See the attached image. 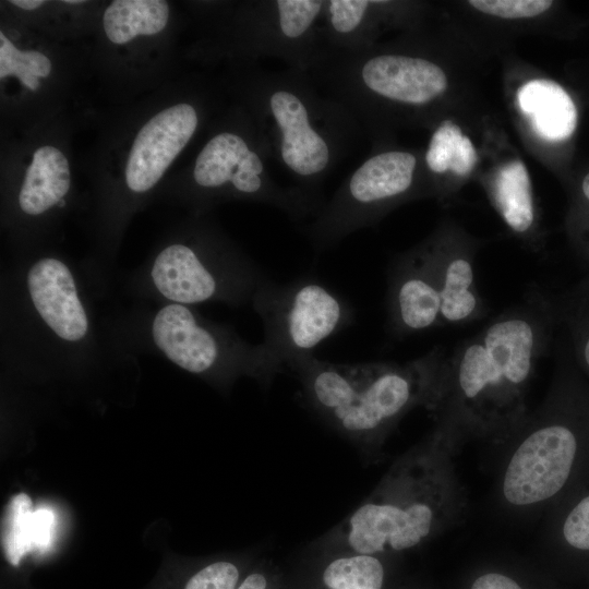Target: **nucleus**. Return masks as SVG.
Returning a JSON list of instances; mask_svg holds the SVG:
<instances>
[{
  "label": "nucleus",
  "instance_id": "f257e3e1",
  "mask_svg": "<svg viewBox=\"0 0 589 589\" xmlns=\"http://www.w3.org/2000/svg\"><path fill=\"white\" fill-rule=\"evenodd\" d=\"M557 328L552 294L529 287L522 299L493 317L447 354L428 409L458 452L470 441L502 446L526 420L536 368Z\"/></svg>",
  "mask_w": 589,
  "mask_h": 589
},
{
  "label": "nucleus",
  "instance_id": "f03ea898",
  "mask_svg": "<svg viewBox=\"0 0 589 589\" xmlns=\"http://www.w3.org/2000/svg\"><path fill=\"white\" fill-rule=\"evenodd\" d=\"M458 450L433 430L398 457L372 493L309 551L395 556L459 525L468 509Z\"/></svg>",
  "mask_w": 589,
  "mask_h": 589
},
{
  "label": "nucleus",
  "instance_id": "7ed1b4c3",
  "mask_svg": "<svg viewBox=\"0 0 589 589\" xmlns=\"http://www.w3.org/2000/svg\"><path fill=\"white\" fill-rule=\"evenodd\" d=\"M446 349L433 347L404 362L335 363L309 356L287 365L308 406L364 455L375 457L401 419L431 407Z\"/></svg>",
  "mask_w": 589,
  "mask_h": 589
},
{
  "label": "nucleus",
  "instance_id": "20e7f679",
  "mask_svg": "<svg viewBox=\"0 0 589 589\" xmlns=\"http://www.w3.org/2000/svg\"><path fill=\"white\" fill-rule=\"evenodd\" d=\"M249 115L273 164L297 187L318 188L357 142L361 124L309 72L256 70L245 81Z\"/></svg>",
  "mask_w": 589,
  "mask_h": 589
},
{
  "label": "nucleus",
  "instance_id": "39448f33",
  "mask_svg": "<svg viewBox=\"0 0 589 589\" xmlns=\"http://www.w3.org/2000/svg\"><path fill=\"white\" fill-rule=\"evenodd\" d=\"M555 373L543 402L530 411L502 445L494 494L498 508L513 517L532 516L550 505L568 483L589 421V399L568 348L556 353Z\"/></svg>",
  "mask_w": 589,
  "mask_h": 589
},
{
  "label": "nucleus",
  "instance_id": "423d86ee",
  "mask_svg": "<svg viewBox=\"0 0 589 589\" xmlns=\"http://www.w3.org/2000/svg\"><path fill=\"white\" fill-rule=\"evenodd\" d=\"M250 115L216 132L199 153L192 178L204 191H227L276 207L293 220L315 216L324 201L297 185L279 184Z\"/></svg>",
  "mask_w": 589,
  "mask_h": 589
},
{
  "label": "nucleus",
  "instance_id": "0eeeda50",
  "mask_svg": "<svg viewBox=\"0 0 589 589\" xmlns=\"http://www.w3.org/2000/svg\"><path fill=\"white\" fill-rule=\"evenodd\" d=\"M418 157L411 152L373 153L341 182L305 231L317 250L337 244L374 224L386 211L410 196L416 187Z\"/></svg>",
  "mask_w": 589,
  "mask_h": 589
},
{
  "label": "nucleus",
  "instance_id": "6e6552de",
  "mask_svg": "<svg viewBox=\"0 0 589 589\" xmlns=\"http://www.w3.org/2000/svg\"><path fill=\"white\" fill-rule=\"evenodd\" d=\"M265 328V344L287 365L313 356L325 339L349 326L353 310L338 293L311 278L289 284L266 279L253 294Z\"/></svg>",
  "mask_w": 589,
  "mask_h": 589
},
{
  "label": "nucleus",
  "instance_id": "1a4fd4ad",
  "mask_svg": "<svg viewBox=\"0 0 589 589\" xmlns=\"http://www.w3.org/2000/svg\"><path fill=\"white\" fill-rule=\"evenodd\" d=\"M152 333L156 346L167 358L191 373L203 374L219 366H230L226 363L228 361L267 388L286 370L283 361L265 344L254 347L227 344L224 336L201 324L180 303L168 304L158 311Z\"/></svg>",
  "mask_w": 589,
  "mask_h": 589
},
{
  "label": "nucleus",
  "instance_id": "9d476101",
  "mask_svg": "<svg viewBox=\"0 0 589 589\" xmlns=\"http://www.w3.org/2000/svg\"><path fill=\"white\" fill-rule=\"evenodd\" d=\"M197 108L179 103L152 117L136 134L125 165L129 189L143 193L152 189L195 134Z\"/></svg>",
  "mask_w": 589,
  "mask_h": 589
},
{
  "label": "nucleus",
  "instance_id": "9b49d317",
  "mask_svg": "<svg viewBox=\"0 0 589 589\" xmlns=\"http://www.w3.org/2000/svg\"><path fill=\"white\" fill-rule=\"evenodd\" d=\"M441 299L433 273L420 248L392 265L387 290V327L402 338L441 327Z\"/></svg>",
  "mask_w": 589,
  "mask_h": 589
},
{
  "label": "nucleus",
  "instance_id": "f8f14e48",
  "mask_svg": "<svg viewBox=\"0 0 589 589\" xmlns=\"http://www.w3.org/2000/svg\"><path fill=\"white\" fill-rule=\"evenodd\" d=\"M420 249L437 284L442 325L483 318L489 308L476 285L472 250L447 239Z\"/></svg>",
  "mask_w": 589,
  "mask_h": 589
},
{
  "label": "nucleus",
  "instance_id": "ddd939ff",
  "mask_svg": "<svg viewBox=\"0 0 589 589\" xmlns=\"http://www.w3.org/2000/svg\"><path fill=\"white\" fill-rule=\"evenodd\" d=\"M27 287L35 309L60 338L68 341L84 338L87 316L64 263L51 257L36 262L28 272Z\"/></svg>",
  "mask_w": 589,
  "mask_h": 589
},
{
  "label": "nucleus",
  "instance_id": "4468645a",
  "mask_svg": "<svg viewBox=\"0 0 589 589\" xmlns=\"http://www.w3.org/2000/svg\"><path fill=\"white\" fill-rule=\"evenodd\" d=\"M393 556L309 551L289 589H385Z\"/></svg>",
  "mask_w": 589,
  "mask_h": 589
},
{
  "label": "nucleus",
  "instance_id": "2eb2a0df",
  "mask_svg": "<svg viewBox=\"0 0 589 589\" xmlns=\"http://www.w3.org/2000/svg\"><path fill=\"white\" fill-rule=\"evenodd\" d=\"M153 281L167 299L180 304L208 301L224 291V277L197 252L181 243L164 249L152 269Z\"/></svg>",
  "mask_w": 589,
  "mask_h": 589
},
{
  "label": "nucleus",
  "instance_id": "dca6fc26",
  "mask_svg": "<svg viewBox=\"0 0 589 589\" xmlns=\"http://www.w3.org/2000/svg\"><path fill=\"white\" fill-rule=\"evenodd\" d=\"M381 1L324 0L320 21L322 49L333 52H359L372 46Z\"/></svg>",
  "mask_w": 589,
  "mask_h": 589
},
{
  "label": "nucleus",
  "instance_id": "f3484780",
  "mask_svg": "<svg viewBox=\"0 0 589 589\" xmlns=\"http://www.w3.org/2000/svg\"><path fill=\"white\" fill-rule=\"evenodd\" d=\"M517 103L534 133L550 142L565 141L577 125V109L567 92L551 80H532L517 92Z\"/></svg>",
  "mask_w": 589,
  "mask_h": 589
},
{
  "label": "nucleus",
  "instance_id": "a211bd4d",
  "mask_svg": "<svg viewBox=\"0 0 589 589\" xmlns=\"http://www.w3.org/2000/svg\"><path fill=\"white\" fill-rule=\"evenodd\" d=\"M71 184L67 157L55 146L45 145L35 151L19 195L21 209L39 215L60 203Z\"/></svg>",
  "mask_w": 589,
  "mask_h": 589
},
{
  "label": "nucleus",
  "instance_id": "6ab92c4d",
  "mask_svg": "<svg viewBox=\"0 0 589 589\" xmlns=\"http://www.w3.org/2000/svg\"><path fill=\"white\" fill-rule=\"evenodd\" d=\"M491 196L495 208L506 225L516 233L524 235L534 224V206L531 182L526 166L513 160L496 173Z\"/></svg>",
  "mask_w": 589,
  "mask_h": 589
},
{
  "label": "nucleus",
  "instance_id": "aec40b11",
  "mask_svg": "<svg viewBox=\"0 0 589 589\" xmlns=\"http://www.w3.org/2000/svg\"><path fill=\"white\" fill-rule=\"evenodd\" d=\"M169 19V5L164 0H116L103 16L107 38L118 45L140 35L160 33Z\"/></svg>",
  "mask_w": 589,
  "mask_h": 589
},
{
  "label": "nucleus",
  "instance_id": "412c9836",
  "mask_svg": "<svg viewBox=\"0 0 589 589\" xmlns=\"http://www.w3.org/2000/svg\"><path fill=\"white\" fill-rule=\"evenodd\" d=\"M557 327L564 328L568 347L578 368L589 375V283H579L560 294H552Z\"/></svg>",
  "mask_w": 589,
  "mask_h": 589
},
{
  "label": "nucleus",
  "instance_id": "4be33fe9",
  "mask_svg": "<svg viewBox=\"0 0 589 589\" xmlns=\"http://www.w3.org/2000/svg\"><path fill=\"white\" fill-rule=\"evenodd\" d=\"M2 543L5 558L14 566L26 553L36 551L34 512L25 493L14 495L8 504Z\"/></svg>",
  "mask_w": 589,
  "mask_h": 589
},
{
  "label": "nucleus",
  "instance_id": "5701e85b",
  "mask_svg": "<svg viewBox=\"0 0 589 589\" xmlns=\"http://www.w3.org/2000/svg\"><path fill=\"white\" fill-rule=\"evenodd\" d=\"M51 62L47 56L36 50H19L10 39L0 33V77L16 76L31 91L39 88L38 77H47Z\"/></svg>",
  "mask_w": 589,
  "mask_h": 589
},
{
  "label": "nucleus",
  "instance_id": "b1692460",
  "mask_svg": "<svg viewBox=\"0 0 589 589\" xmlns=\"http://www.w3.org/2000/svg\"><path fill=\"white\" fill-rule=\"evenodd\" d=\"M462 136L460 128L453 121H442L432 134L425 153L429 170L438 175L449 171Z\"/></svg>",
  "mask_w": 589,
  "mask_h": 589
},
{
  "label": "nucleus",
  "instance_id": "393cba45",
  "mask_svg": "<svg viewBox=\"0 0 589 589\" xmlns=\"http://www.w3.org/2000/svg\"><path fill=\"white\" fill-rule=\"evenodd\" d=\"M557 538L570 549L589 551V494L577 501L558 522Z\"/></svg>",
  "mask_w": 589,
  "mask_h": 589
},
{
  "label": "nucleus",
  "instance_id": "a878e982",
  "mask_svg": "<svg viewBox=\"0 0 589 589\" xmlns=\"http://www.w3.org/2000/svg\"><path fill=\"white\" fill-rule=\"evenodd\" d=\"M243 578L239 565L230 561H215L194 573L184 589H237Z\"/></svg>",
  "mask_w": 589,
  "mask_h": 589
},
{
  "label": "nucleus",
  "instance_id": "bb28decb",
  "mask_svg": "<svg viewBox=\"0 0 589 589\" xmlns=\"http://www.w3.org/2000/svg\"><path fill=\"white\" fill-rule=\"evenodd\" d=\"M469 4L483 13L503 19L537 16L552 5L549 0H471Z\"/></svg>",
  "mask_w": 589,
  "mask_h": 589
},
{
  "label": "nucleus",
  "instance_id": "cd10ccee",
  "mask_svg": "<svg viewBox=\"0 0 589 589\" xmlns=\"http://www.w3.org/2000/svg\"><path fill=\"white\" fill-rule=\"evenodd\" d=\"M478 161L477 152L472 142L466 135L462 136L449 171L457 176H467Z\"/></svg>",
  "mask_w": 589,
  "mask_h": 589
},
{
  "label": "nucleus",
  "instance_id": "c85d7f7f",
  "mask_svg": "<svg viewBox=\"0 0 589 589\" xmlns=\"http://www.w3.org/2000/svg\"><path fill=\"white\" fill-rule=\"evenodd\" d=\"M470 589H524L512 576L492 570L478 575L470 585Z\"/></svg>",
  "mask_w": 589,
  "mask_h": 589
},
{
  "label": "nucleus",
  "instance_id": "c756f323",
  "mask_svg": "<svg viewBox=\"0 0 589 589\" xmlns=\"http://www.w3.org/2000/svg\"><path fill=\"white\" fill-rule=\"evenodd\" d=\"M10 3L23 10L31 11V10H35L41 7L45 3V1L43 0H12L10 1Z\"/></svg>",
  "mask_w": 589,
  "mask_h": 589
},
{
  "label": "nucleus",
  "instance_id": "7c9ffc66",
  "mask_svg": "<svg viewBox=\"0 0 589 589\" xmlns=\"http://www.w3.org/2000/svg\"><path fill=\"white\" fill-rule=\"evenodd\" d=\"M581 190H582L584 197L589 203V173L582 180ZM588 272H589V266H588Z\"/></svg>",
  "mask_w": 589,
  "mask_h": 589
},
{
  "label": "nucleus",
  "instance_id": "2f4dec72",
  "mask_svg": "<svg viewBox=\"0 0 589 589\" xmlns=\"http://www.w3.org/2000/svg\"><path fill=\"white\" fill-rule=\"evenodd\" d=\"M63 2L68 3V4H81V3H84L85 1H82V0H64Z\"/></svg>",
  "mask_w": 589,
  "mask_h": 589
},
{
  "label": "nucleus",
  "instance_id": "473e14b6",
  "mask_svg": "<svg viewBox=\"0 0 589 589\" xmlns=\"http://www.w3.org/2000/svg\"><path fill=\"white\" fill-rule=\"evenodd\" d=\"M584 278L589 283V272L587 273V275Z\"/></svg>",
  "mask_w": 589,
  "mask_h": 589
}]
</instances>
